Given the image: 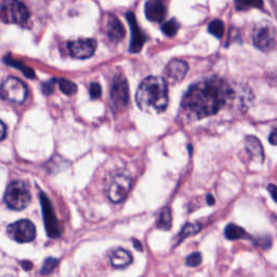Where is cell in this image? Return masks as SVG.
I'll list each match as a JSON object with an SVG mask.
<instances>
[{
  "mask_svg": "<svg viewBox=\"0 0 277 277\" xmlns=\"http://www.w3.org/2000/svg\"><path fill=\"white\" fill-rule=\"evenodd\" d=\"M224 235L230 241H237V240H250L248 233L241 226L236 224H229L224 230Z\"/></svg>",
  "mask_w": 277,
  "mask_h": 277,
  "instance_id": "obj_18",
  "label": "cell"
},
{
  "mask_svg": "<svg viewBox=\"0 0 277 277\" xmlns=\"http://www.w3.org/2000/svg\"><path fill=\"white\" fill-rule=\"evenodd\" d=\"M268 191L271 194V196H272V198L277 203V186L274 185V184H270L268 186Z\"/></svg>",
  "mask_w": 277,
  "mask_h": 277,
  "instance_id": "obj_31",
  "label": "cell"
},
{
  "mask_svg": "<svg viewBox=\"0 0 277 277\" xmlns=\"http://www.w3.org/2000/svg\"><path fill=\"white\" fill-rule=\"evenodd\" d=\"M104 31L108 39L112 42H119L125 37V29L118 18L108 14L104 19Z\"/></svg>",
  "mask_w": 277,
  "mask_h": 277,
  "instance_id": "obj_13",
  "label": "cell"
},
{
  "mask_svg": "<svg viewBox=\"0 0 277 277\" xmlns=\"http://www.w3.org/2000/svg\"><path fill=\"white\" fill-rule=\"evenodd\" d=\"M27 97V88L22 80L15 77H9L0 86V98L4 101L22 104Z\"/></svg>",
  "mask_w": 277,
  "mask_h": 277,
  "instance_id": "obj_6",
  "label": "cell"
},
{
  "mask_svg": "<svg viewBox=\"0 0 277 277\" xmlns=\"http://www.w3.org/2000/svg\"><path fill=\"white\" fill-rule=\"evenodd\" d=\"M167 14V8L159 0H149L145 3V15L152 22H162Z\"/></svg>",
  "mask_w": 277,
  "mask_h": 277,
  "instance_id": "obj_15",
  "label": "cell"
},
{
  "mask_svg": "<svg viewBox=\"0 0 277 277\" xmlns=\"http://www.w3.org/2000/svg\"><path fill=\"white\" fill-rule=\"evenodd\" d=\"M269 141L272 145H277V128H275L269 137Z\"/></svg>",
  "mask_w": 277,
  "mask_h": 277,
  "instance_id": "obj_32",
  "label": "cell"
},
{
  "mask_svg": "<svg viewBox=\"0 0 277 277\" xmlns=\"http://www.w3.org/2000/svg\"><path fill=\"white\" fill-rule=\"evenodd\" d=\"M208 31L211 35L217 38H222L224 35V24L221 20H213L208 25Z\"/></svg>",
  "mask_w": 277,
  "mask_h": 277,
  "instance_id": "obj_24",
  "label": "cell"
},
{
  "mask_svg": "<svg viewBox=\"0 0 277 277\" xmlns=\"http://www.w3.org/2000/svg\"><path fill=\"white\" fill-rule=\"evenodd\" d=\"M173 225V213L169 207H165L159 213V217L157 220V228L159 230L168 231L171 229Z\"/></svg>",
  "mask_w": 277,
  "mask_h": 277,
  "instance_id": "obj_19",
  "label": "cell"
},
{
  "mask_svg": "<svg viewBox=\"0 0 277 277\" xmlns=\"http://www.w3.org/2000/svg\"><path fill=\"white\" fill-rule=\"evenodd\" d=\"M30 10L18 0H0V19L8 24L24 25L30 20Z\"/></svg>",
  "mask_w": 277,
  "mask_h": 277,
  "instance_id": "obj_4",
  "label": "cell"
},
{
  "mask_svg": "<svg viewBox=\"0 0 277 277\" xmlns=\"http://www.w3.org/2000/svg\"><path fill=\"white\" fill-rule=\"evenodd\" d=\"M7 232L9 236L18 242H30L36 237V228L30 220L16 221L8 226Z\"/></svg>",
  "mask_w": 277,
  "mask_h": 277,
  "instance_id": "obj_10",
  "label": "cell"
},
{
  "mask_svg": "<svg viewBox=\"0 0 277 277\" xmlns=\"http://www.w3.org/2000/svg\"><path fill=\"white\" fill-rule=\"evenodd\" d=\"M21 265L25 271H30L33 269V263L31 261H23V262H21Z\"/></svg>",
  "mask_w": 277,
  "mask_h": 277,
  "instance_id": "obj_34",
  "label": "cell"
},
{
  "mask_svg": "<svg viewBox=\"0 0 277 277\" xmlns=\"http://www.w3.org/2000/svg\"><path fill=\"white\" fill-rule=\"evenodd\" d=\"M254 243L263 249H268L271 247V245H272V241H271L270 237H260L254 242Z\"/></svg>",
  "mask_w": 277,
  "mask_h": 277,
  "instance_id": "obj_29",
  "label": "cell"
},
{
  "mask_svg": "<svg viewBox=\"0 0 277 277\" xmlns=\"http://www.w3.org/2000/svg\"><path fill=\"white\" fill-rule=\"evenodd\" d=\"M203 261V257H202V253L201 252H194L192 254H190L186 258V265L187 267H191V268H196L198 267L199 264L202 263Z\"/></svg>",
  "mask_w": 277,
  "mask_h": 277,
  "instance_id": "obj_26",
  "label": "cell"
},
{
  "mask_svg": "<svg viewBox=\"0 0 277 277\" xmlns=\"http://www.w3.org/2000/svg\"><path fill=\"white\" fill-rule=\"evenodd\" d=\"M39 199L47 235L51 238H58L61 235V228L58 219L55 217L51 202L49 201V198L43 192L39 193Z\"/></svg>",
  "mask_w": 277,
  "mask_h": 277,
  "instance_id": "obj_9",
  "label": "cell"
},
{
  "mask_svg": "<svg viewBox=\"0 0 277 277\" xmlns=\"http://www.w3.org/2000/svg\"><path fill=\"white\" fill-rule=\"evenodd\" d=\"M31 198L29 185L23 181H12L7 186L4 193L5 205L15 211H20L29 206Z\"/></svg>",
  "mask_w": 277,
  "mask_h": 277,
  "instance_id": "obj_3",
  "label": "cell"
},
{
  "mask_svg": "<svg viewBox=\"0 0 277 277\" xmlns=\"http://www.w3.org/2000/svg\"><path fill=\"white\" fill-rule=\"evenodd\" d=\"M253 7V5H256V7H261L262 2H236V7L238 10H243L245 7Z\"/></svg>",
  "mask_w": 277,
  "mask_h": 277,
  "instance_id": "obj_30",
  "label": "cell"
},
{
  "mask_svg": "<svg viewBox=\"0 0 277 277\" xmlns=\"http://www.w3.org/2000/svg\"><path fill=\"white\" fill-rule=\"evenodd\" d=\"M129 86L123 75H116L110 88V102L116 109L125 108L129 104Z\"/></svg>",
  "mask_w": 277,
  "mask_h": 277,
  "instance_id": "obj_8",
  "label": "cell"
},
{
  "mask_svg": "<svg viewBox=\"0 0 277 277\" xmlns=\"http://www.w3.org/2000/svg\"><path fill=\"white\" fill-rule=\"evenodd\" d=\"M214 203H215V201H214L213 196L211 195V194H208V195H207V204L209 205V206H213Z\"/></svg>",
  "mask_w": 277,
  "mask_h": 277,
  "instance_id": "obj_35",
  "label": "cell"
},
{
  "mask_svg": "<svg viewBox=\"0 0 277 277\" xmlns=\"http://www.w3.org/2000/svg\"><path fill=\"white\" fill-rule=\"evenodd\" d=\"M127 21L130 25V31H131V40H130V47L129 51L131 53H138L143 48L144 43H145L146 37L143 34L140 27L136 19V15L132 12H128L126 14Z\"/></svg>",
  "mask_w": 277,
  "mask_h": 277,
  "instance_id": "obj_12",
  "label": "cell"
},
{
  "mask_svg": "<svg viewBox=\"0 0 277 277\" xmlns=\"http://www.w3.org/2000/svg\"><path fill=\"white\" fill-rule=\"evenodd\" d=\"M7 135V127L0 120V141H2Z\"/></svg>",
  "mask_w": 277,
  "mask_h": 277,
  "instance_id": "obj_33",
  "label": "cell"
},
{
  "mask_svg": "<svg viewBox=\"0 0 277 277\" xmlns=\"http://www.w3.org/2000/svg\"><path fill=\"white\" fill-rule=\"evenodd\" d=\"M132 242H134V245H135V247L138 249V251H142L143 250V248H142V245H141L140 242L137 241V240H134Z\"/></svg>",
  "mask_w": 277,
  "mask_h": 277,
  "instance_id": "obj_36",
  "label": "cell"
},
{
  "mask_svg": "<svg viewBox=\"0 0 277 277\" xmlns=\"http://www.w3.org/2000/svg\"><path fill=\"white\" fill-rule=\"evenodd\" d=\"M188 65L185 61L182 60H173L166 66L165 76L166 81H169L171 84H176L183 80L185 75L187 74Z\"/></svg>",
  "mask_w": 277,
  "mask_h": 277,
  "instance_id": "obj_14",
  "label": "cell"
},
{
  "mask_svg": "<svg viewBox=\"0 0 277 277\" xmlns=\"http://www.w3.org/2000/svg\"><path fill=\"white\" fill-rule=\"evenodd\" d=\"M201 230H202V225L198 224V223H187V224H185L183 226V229H182L181 232L179 233L176 245H179V243L182 241H184L185 238L196 235L198 232H201Z\"/></svg>",
  "mask_w": 277,
  "mask_h": 277,
  "instance_id": "obj_21",
  "label": "cell"
},
{
  "mask_svg": "<svg viewBox=\"0 0 277 277\" xmlns=\"http://www.w3.org/2000/svg\"><path fill=\"white\" fill-rule=\"evenodd\" d=\"M246 151L248 152L249 156L257 162L262 163L264 160V151L262 147V144L256 137L249 136L245 140Z\"/></svg>",
  "mask_w": 277,
  "mask_h": 277,
  "instance_id": "obj_17",
  "label": "cell"
},
{
  "mask_svg": "<svg viewBox=\"0 0 277 277\" xmlns=\"http://www.w3.org/2000/svg\"><path fill=\"white\" fill-rule=\"evenodd\" d=\"M89 94L92 100H96L101 97L102 88H101V86H100V84H98V82H92V84H90Z\"/></svg>",
  "mask_w": 277,
  "mask_h": 277,
  "instance_id": "obj_27",
  "label": "cell"
},
{
  "mask_svg": "<svg viewBox=\"0 0 277 277\" xmlns=\"http://www.w3.org/2000/svg\"><path fill=\"white\" fill-rule=\"evenodd\" d=\"M59 264V260L55 258H48L45 260V262L42 264V268L40 270L41 275H49L51 274L53 271L57 269Z\"/></svg>",
  "mask_w": 277,
  "mask_h": 277,
  "instance_id": "obj_25",
  "label": "cell"
},
{
  "mask_svg": "<svg viewBox=\"0 0 277 277\" xmlns=\"http://www.w3.org/2000/svg\"><path fill=\"white\" fill-rule=\"evenodd\" d=\"M3 62L7 63L10 66H14V68L19 69L21 71H23V74L27 77V78H35V71L33 70L31 68H29L26 64L22 62V61L13 60L8 55V57L3 58Z\"/></svg>",
  "mask_w": 277,
  "mask_h": 277,
  "instance_id": "obj_20",
  "label": "cell"
},
{
  "mask_svg": "<svg viewBox=\"0 0 277 277\" xmlns=\"http://www.w3.org/2000/svg\"><path fill=\"white\" fill-rule=\"evenodd\" d=\"M234 96L224 79L213 78L199 81L190 87L181 102L183 113L192 119H203L217 114Z\"/></svg>",
  "mask_w": 277,
  "mask_h": 277,
  "instance_id": "obj_1",
  "label": "cell"
},
{
  "mask_svg": "<svg viewBox=\"0 0 277 277\" xmlns=\"http://www.w3.org/2000/svg\"><path fill=\"white\" fill-rule=\"evenodd\" d=\"M54 84H57V78H52L51 80L45 82V84L42 85V92L47 94V96L50 93H52L54 89Z\"/></svg>",
  "mask_w": 277,
  "mask_h": 277,
  "instance_id": "obj_28",
  "label": "cell"
},
{
  "mask_svg": "<svg viewBox=\"0 0 277 277\" xmlns=\"http://www.w3.org/2000/svg\"><path fill=\"white\" fill-rule=\"evenodd\" d=\"M98 42L92 38H79L68 42V50L70 57L75 59H88L96 52Z\"/></svg>",
  "mask_w": 277,
  "mask_h": 277,
  "instance_id": "obj_11",
  "label": "cell"
},
{
  "mask_svg": "<svg viewBox=\"0 0 277 277\" xmlns=\"http://www.w3.org/2000/svg\"><path fill=\"white\" fill-rule=\"evenodd\" d=\"M134 261L131 253L123 248H117L109 253V262L114 268L125 269Z\"/></svg>",
  "mask_w": 277,
  "mask_h": 277,
  "instance_id": "obj_16",
  "label": "cell"
},
{
  "mask_svg": "<svg viewBox=\"0 0 277 277\" xmlns=\"http://www.w3.org/2000/svg\"><path fill=\"white\" fill-rule=\"evenodd\" d=\"M60 90L62 91L66 96H73L77 91V86L71 80L66 78H59L57 79Z\"/></svg>",
  "mask_w": 277,
  "mask_h": 277,
  "instance_id": "obj_22",
  "label": "cell"
},
{
  "mask_svg": "<svg viewBox=\"0 0 277 277\" xmlns=\"http://www.w3.org/2000/svg\"><path fill=\"white\" fill-rule=\"evenodd\" d=\"M137 103L144 112L162 113L168 106V86L166 79L149 76L138 86Z\"/></svg>",
  "mask_w": 277,
  "mask_h": 277,
  "instance_id": "obj_2",
  "label": "cell"
},
{
  "mask_svg": "<svg viewBox=\"0 0 277 277\" xmlns=\"http://www.w3.org/2000/svg\"><path fill=\"white\" fill-rule=\"evenodd\" d=\"M180 30V23L175 19H171L162 26V31L167 37H173Z\"/></svg>",
  "mask_w": 277,
  "mask_h": 277,
  "instance_id": "obj_23",
  "label": "cell"
},
{
  "mask_svg": "<svg viewBox=\"0 0 277 277\" xmlns=\"http://www.w3.org/2000/svg\"><path fill=\"white\" fill-rule=\"evenodd\" d=\"M253 45L264 52H269L275 47L276 31L269 22H260L252 31Z\"/></svg>",
  "mask_w": 277,
  "mask_h": 277,
  "instance_id": "obj_5",
  "label": "cell"
},
{
  "mask_svg": "<svg viewBox=\"0 0 277 277\" xmlns=\"http://www.w3.org/2000/svg\"><path fill=\"white\" fill-rule=\"evenodd\" d=\"M132 186V179L125 173H116L109 182L107 187V196L112 203H121L128 196Z\"/></svg>",
  "mask_w": 277,
  "mask_h": 277,
  "instance_id": "obj_7",
  "label": "cell"
}]
</instances>
